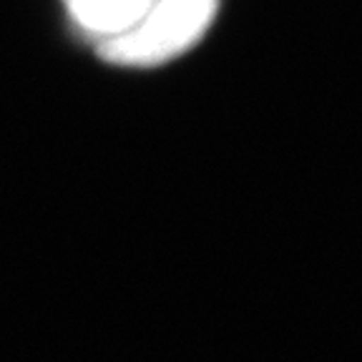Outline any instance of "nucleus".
Masks as SVG:
<instances>
[{
	"label": "nucleus",
	"instance_id": "nucleus-1",
	"mask_svg": "<svg viewBox=\"0 0 362 362\" xmlns=\"http://www.w3.org/2000/svg\"><path fill=\"white\" fill-rule=\"evenodd\" d=\"M219 0H151L139 21L124 33L101 40L98 53L116 66H158L187 53L202 40Z\"/></svg>",
	"mask_w": 362,
	"mask_h": 362
},
{
	"label": "nucleus",
	"instance_id": "nucleus-2",
	"mask_svg": "<svg viewBox=\"0 0 362 362\" xmlns=\"http://www.w3.org/2000/svg\"><path fill=\"white\" fill-rule=\"evenodd\" d=\"M83 33L98 40L113 38L146 13L151 0H63Z\"/></svg>",
	"mask_w": 362,
	"mask_h": 362
}]
</instances>
